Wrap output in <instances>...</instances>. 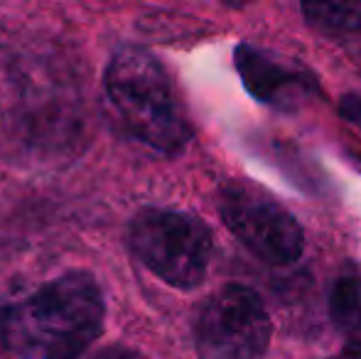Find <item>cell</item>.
Listing matches in <instances>:
<instances>
[{"label":"cell","instance_id":"6da1fadb","mask_svg":"<svg viewBox=\"0 0 361 359\" xmlns=\"http://www.w3.org/2000/svg\"><path fill=\"white\" fill-rule=\"evenodd\" d=\"M106 320L101 286L91 273L69 271L0 308V340L20 359H81Z\"/></svg>","mask_w":361,"mask_h":359},{"label":"cell","instance_id":"7a4b0ae2","mask_svg":"<svg viewBox=\"0 0 361 359\" xmlns=\"http://www.w3.org/2000/svg\"><path fill=\"white\" fill-rule=\"evenodd\" d=\"M104 89L116 118L147 148L175 155L190 143L192 130L175 84L147 49L135 44L116 49Z\"/></svg>","mask_w":361,"mask_h":359},{"label":"cell","instance_id":"3957f363","mask_svg":"<svg viewBox=\"0 0 361 359\" xmlns=\"http://www.w3.org/2000/svg\"><path fill=\"white\" fill-rule=\"evenodd\" d=\"M128 244L147 271L180 291H192L204 281L214 251L204 221L190 212L162 207H147L133 217Z\"/></svg>","mask_w":361,"mask_h":359},{"label":"cell","instance_id":"277c9868","mask_svg":"<svg viewBox=\"0 0 361 359\" xmlns=\"http://www.w3.org/2000/svg\"><path fill=\"white\" fill-rule=\"evenodd\" d=\"M195 335L200 359H263L273 325L256 291L228 283L204 303Z\"/></svg>","mask_w":361,"mask_h":359},{"label":"cell","instance_id":"5b68a950","mask_svg":"<svg viewBox=\"0 0 361 359\" xmlns=\"http://www.w3.org/2000/svg\"><path fill=\"white\" fill-rule=\"evenodd\" d=\"M216 207L226 229L263 264L288 266L302 256V226L266 192L243 182H228L219 192Z\"/></svg>","mask_w":361,"mask_h":359},{"label":"cell","instance_id":"8992f818","mask_svg":"<svg viewBox=\"0 0 361 359\" xmlns=\"http://www.w3.org/2000/svg\"><path fill=\"white\" fill-rule=\"evenodd\" d=\"M236 69L248 94L278 111H300L317 96V82L302 67L253 44L236 47Z\"/></svg>","mask_w":361,"mask_h":359},{"label":"cell","instance_id":"52a82bcc","mask_svg":"<svg viewBox=\"0 0 361 359\" xmlns=\"http://www.w3.org/2000/svg\"><path fill=\"white\" fill-rule=\"evenodd\" d=\"M329 315L337 330L349 340L354 352H361V264L347 266L334 278L329 293Z\"/></svg>","mask_w":361,"mask_h":359},{"label":"cell","instance_id":"ba28073f","mask_svg":"<svg viewBox=\"0 0 361 359\" xmlns=\"http://www.w3.org/2000/svg\"><path fill=\"white\" fill-rule=\"evenodd\" d=\"M307 23L342 42H361V3H302Z\"/></svg>","mask_w":361,"mask_h":359},{"label":"cell","instance_id":"9c48e42d","mask_svg":"<svg viewBox=\"0 0 361 359\" xmlns=\"http://www.w3.org/2000/svg\"><path fill=\"white\" fill-rule=\"evenodd\" d=\"M339 114L361 130V96H357V94L344 96L342 104H339Z\"/></svg>","mask_w":361,"mask_h":359},{"label":"cell","instance_id":"30bf717a","mask_svg":"<svg viewBox=\"0 0 361 359\" xmlns=\"http://www.w3.org/2000/svg\"><path fill=\"white\" fill-rule=\"evenodd\" d=\"M81 359H145V357L140 352L130 350V347L114 345V347H104V350L94 352V355H84Z\"/></svg>","mask_w":361,"mask_h":359},{"label":"cell","instance_id":"8fae6325","mask_svg":"<svg viewBox=\"0 0 361 359\" xmlns=\"http://www.w3.org/2000/svg\"><path fill=\"white\" fill-rule=\"evenodd\" d=\"M332 359H361V352H344V355H337V357H332Z\"/></svg>","mask_w":361,"mask_h":359}]
</instances>
